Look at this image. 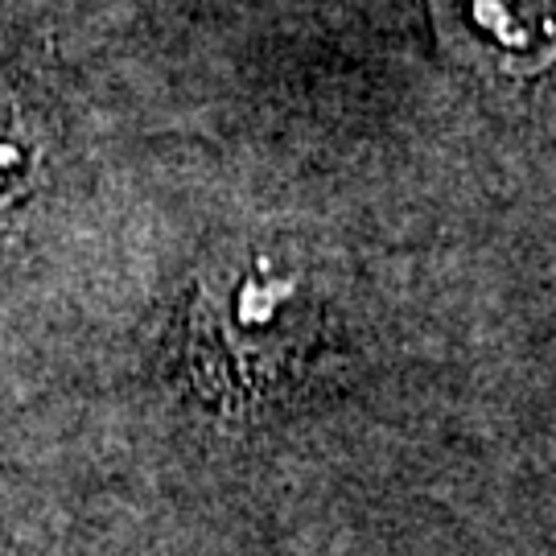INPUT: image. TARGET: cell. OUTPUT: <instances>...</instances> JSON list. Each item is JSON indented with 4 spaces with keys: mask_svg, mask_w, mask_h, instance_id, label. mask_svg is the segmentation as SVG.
Listing matches in <instances>:
<instances>
[{
    "mask_svg": "<svg viewBox=\"0 0 556 556\" xmlns=\"http://www.w3.org/2000/svg\"><path fill=\"white\" fill-rule=\"evenodd\" d=\"M318 330L314 298L301 277L268 260L239 264L202 289L194 309V351L231 396H252L277 383Z\"/></svg>",
    "mask_w": 556,
    "mask_h": 556,
    "instance_id": "6da1fadb",
    "label": "cell"
},
{
    "mask_svg": "<svg viewBox=\"0 0 556 556\" xmlns=\"http://www.w3.org/2000/svg\"><path fill=\"white\" fill-rule=\"evenodd\" d=\"M441 17L466 50L507 71H540L556 59V0H441Z\"/></svg>",
    "mask_w": 556,
    "mask_h": 556,
    "instance_id": "7a4b0ae2",
    "label": "cell"
}]
</instances>
